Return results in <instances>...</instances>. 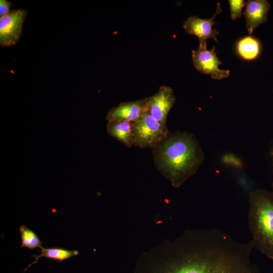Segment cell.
Here are the masks:
<instances>
[{"label": "cell", "mask_w": 273, "mask_h": 273, "mask_svg": "<svg viewBox=\"0 0 273 273\" xmlns=\"http://www.w3.org/2000/svg\"><path fill=\"white\" fill-rule=\"evenodd\" d=\"M206 41H199L197 50H192V60L195 69L202 74L210 75L213 79L220 80L230 75L229 70L220 69L222 63L217 57L214 46L208 50Z\"/></svg>", "instance_id": "5b68a950"}, {"label": "cell", "mask_w": 273, "mask_h": 273, "mask_svg": "<svg viewBox=\"0 0 273 273\" xmlns=\"http://www.w3.org/2000/svg\"><path fill=\"white\" fill-rule=\"evenodd\" d=\"M236 55L243 61L251 62L256 60L261 51V44L255 36L248 35L239 38L235 42Z\"/></svg>", "instance_id": "8fae6325"}, {"label": "cell", "mask_w": 273, "mask_h": 273, "mask_svg": "<svg viewBox=\"0 0 273 273\" xmlns=\"http://www.w3.org/2000/svg\"><path fill=\"white\" fill-rule=\"evenodd\" d=\"M144 100L146 112L166 127L168 114L175 102L173 89L170 86L162 85L155 94L145 98Z\"/></svg>", "instance_id": "8992f818"}, {"label": "cell", "mask_w": 273, "mask_h": 273, "mask_svg": "<svg viewBox=\"0 0 273 273\" xmlns=\"http://www.w3.org/2000/svg\"><path fill=\"white\" fill-rule=\"evenodd\" d=\"M254 245L240 243L217 229L186 233L173 244L172 273H256L250 261Z\"/></svg>", "instance_id": "6da1fadb"}, {"label": "cell", "mask_w": 273, "mask_h": 273, "mask_svg": "<svg viewBox=\"0 0 273 273\" xmlns=\"http://www.w3.org/2000/svg\"><path fill=\"white\" fill-rule=\"evenodd\" d=\"M271 155H272V157H273V149H272V151Z\"/></svg>", "instance_id": "ac0fdd59"}, {"label": "cell", "mask_w": 273, "mask_h": 273, "mask_svg": "<svg viewBox=\"0 0 273 273\" xmlns=\"http://www.w3.org/2000/svg\"><path fill=\"white\" fill-rule=\"evenodd\" d=\"M269 3L265 0H248L243 13L246 20V27L249 35L267 19Z\"/></svg>", "instance_id": "9c48e42d"}, {"label": "cell", "mask_w": 273, "mask_h": 273, "mask_svg": "<svg viewBox=\"0 0 273 273\" xmlns=\"http://www.w3.org/2000/svg\"><path fill=\"white\" fill-rule=\"evenodd\" d=\"M108 134L130 148L133 146L132 123L130 121L115 120L108 121L107 125Z\"/></svg>", "instance_id": "7c38bea8"}, {"label": "cell", "mask_w": 273, "mask_h": 273, "mask_svg": "<svg viewBox=\"0 0 273 273\" xmlns=\"http://www.w3.org/2000/svg\"><path fill=\"white\" fill-rule=\"evenodd\" d=\"M11 2L6 0L0 1V16L1 17L9 13Z\"/></svg>", "instance_id": "2e32d148"}, {"label": "cell", "mask_w": 273, "mask_h": 273, "mask_svg": "<svg viewBox=\"0 0 273 273\" xmlns=\"http://www.w3.org/2000/svg\"><path fill=\"white\" fill-rule=\"evenodd\" d=\"M152 149L156 169L176 188L197 172L205 158L195 135L185 131L169 132Z\"/></svg>", "instance_id": "7a4b0ae2"}, {"label": "cell", "mask_w": 273, "mask_h": 273, "mask_svg": "<svg viewBox=\"0 0 273 273\" xmlns=\"http://www.w3.org/2000/svg\"><path fill=\"white\" fill-rule=\"evenodd\" d=\"M26 16V11L17 9L1 17L0 43L2 46H12L18 42Z\"/></svg>", "instance_id": "52a82bcc"}, {"label": "cell", "mask_w": 273, "mask_h": 273, "mask_svg": "<svg viewBox=\"0 0 273 273\" xmlns=\"http://www.w3.org/2000/svg\"><path fill=\"white\" fill-rule=\"evenodd\" d=\"M271 186H272V191H273V180H272V185H271Z\"/></svg>", "instance_id": "e0dca14e"}, {"label": "cell", "mask_w": 273, "mask_h": 273, "mask_svg": "<svg viewBox=\"0 0 273 273\" xmlns=\"http://www.w3.org/2000/svg\"><path fill=\"white\" fill-rule=\"evenodd\" d=\"M220 4H217L216 12L210 19L201 18L198 16H191L183 23V27L189 34L196 36L199 41H206L208 38L218 42L217 36L219 32L213 28L216 23L214 19L217 14L222 12Z\"/></svg>", "instance_id": "ba28073f"}, {"label": "cell", "mask_w": 273, "mask_h": 273, "mask_svg": "<svg viewBox=\"0 0 273 273\" xmlns=\"http://www.w3.org/2000/svg\"><path fill=\"white\" fill-rule=\"evenodd\" d=\"M249 203L248 228L254 246L273 260V191H253Z\"/></svg>", "instance_id": "3957f363"}, {"label": "cell", "mask_w": 273, "mask_h": 273, "mask_svg": "<svg viewBox=\"0 0 273 273\" xmlns=\"http://www.w3.org/2000/svg\"><path fill=\"white\" fill-rule=\"evenodd\" d=\"M133 146L141 148L153 149L169 133L163 126L147 112L131 122Z\"/></svg>", "instance_id": "277c9868"}, {"label": "cell", "mask_w": 273, "mask_h": 273, "mask_svg": "<svg viewBox=\"0 0 273 273\" xmlns=\"http://www.w3.org/2000/svg\"><path fill=\"white\" fill-rule=\"evenodd\" d=\"M78 253V251L76 250H70L60 248H44L42 247L40 248V254L33 255L34 261L28 265L24 269V272L26 271L31 265L37 263L38 259L42 257L56 260L59 262H61L70 257L77 256Z\"/></svg>", "instance_id": "4fadbf2b"}, {"label": "cell", "mask_w": 273, "mask_h": 273, "mask_svg": "<svg viewBox=\"0 0 273 273\" xmlns=\"http://www.w3.org/2000/svg\"><path fill=\"white\" fill-rule=\"evenodd\" d=\"M230 16L233 20L241 17L243 15L242 10L246 5V2L243 0H229Z\"/></svg>", "instance_id": "9a60e30c"}, {"label": "cell", "mask_w": 273, "mask_h": 273, "mask_svg": "<svg viewBox=\"0 0 273 273\" xmlns=\"http://www.w3.org/2000/svg\"><path fill=\"white\" fill-rule=\"evenodd\" d=\"M145 112L144 99H139L122 102L118 106L110 108L106 119L108 121L124 120L132 122Z\"/></svg>", "instance_id": "30bf717a"}, {"label": "cell", "mask_w": 273, "mask_h": 273, "mask_svg": "<svg viewBox=\"0 0 273 273\" xmlns=\"http://www.w3.org/2000/svg\"><path fill=\"white\" fill-rule=\"evenodd\" d=\"M21 238L20 248L26 247L33 249L36 248H41L42 242L37 235L25 225H22L19 228Z\"/></svg>", "instance_id": "5bb4252c"}]
</instances>
